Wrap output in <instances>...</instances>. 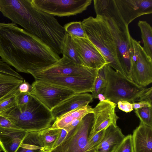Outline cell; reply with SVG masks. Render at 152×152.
Here are the masks:
<instances>
[{
	"instance_id": "18",
	"label": "cell",
	"mask_w": 152,
	"mask_h": 152,
	"mask_svg": "<svg viewBox=\"0 0 152 152\" xmlns=\"http://www.w3.org/2000/svg\"><path fill=\"white\" fill-rule=\"evenodd\" d=\"M117 126H110L105 131L103 138L95 152H114L125 137Z\"/></svg>"
},
{
	"instance_id": "28",
	"label": "cell",
	"mask_w": 152,
	"mask_h": 152,
	"mask_svg": "<svg viewBox=\"0 0 152 152\" xmlns=\"http://www.w3.org/2000/svg\"><path fill=\"white\" fill-rule=\"evenodd\" d=\"M114 152H134L132 135L129 134L125 136Z\"/></svg>"
},
{
	"instance_id": "9",
	"label": "cell",
	"mask_w": 152,
	"mask_h": 152,
	"mask_svg": "<svg viewBox=\"0 0 152 152\" xmlns=\"http://www.w3.org/2000/svg\"><path fill=\"white\" fill-rule=\"evenodd\" d=\"M131 41L133 51L131 80L144 87L152 82V58L147 55L139 42L132 37Z\"/></svg>"
},
{
	"instance_id": "19",
	"label": "cell",
	"mask_w": 152,
	"mask_h": 152,
	"mask_svg": "<svg viewBox=\"0 0 152 152\" xmlns=\"http://www.w3.org/2000/svg\"><path fill=\"white\" fill-rule=\"evenodd\" d=\"M93 113V108L89 105L78 108L56 118L51 129H61L67 126L74 120L83 117L86 114Z\"/></svg>"
},
{
	"instance_id": "8",
	"label": "cell",
	"mask_w": 152,
	"mask_h": 152,
	"mask_svg": "<svg viewBox=\"0 0 152 152\" xmlns=\"http://www.w3.org/2000/svg\"><path fill=\"white\" fill-rule=\"evenodd\" d=\"M31 86L29 94L50 111L76 94L72 90L40 81L35 80Z\"/></svg>"
},
{
	"instance_id": "7",
	"label": "cell",
	"mask_w": 152,
	"mask_h": 152,
	"mask_svg": "<svg viewBox=\"0 0 152 152\" xmlns=\"http://www.w3.org/2000/svg\"><path fill=\"white\" fill-rule=\"evenodd\" d=\"M104 18L117 48L119 61L127 77L131 80L133 47L128 26H118L111 18Z\"/></svg>"
},
{
	"instance_id": "23",
	"label": "cell",
	"mask_w": 152,
	"mask_h": 152,
	"mask_svg": "<svg viewBox=\"0 0 152 152\" xmlns=\"http://www.w3.org/2000/svg\"><path fill=\"white\" fill-rule=\"evenodd\" d=\"M62 54L74 62L84 65L75 47L71 36L66 32L63 41Z\"/></svg>"
},
{
	"instance_id": "6",
	"label": "cell",
	"mask_w": 152,
	"mask_h": 152,
	"mask_svg": "<svg viewBox=\"0 0 152 152\" xmlns=\"http://www.w3.org/2000/svg\"><path fill=\"white\" fill-rule=\"evenodd\" d=\"M94 121L93 113L86 114L58 147L48 152H95L88 150V137Z\"/></svg>"
},
{
	"instance_id": "21",
	"label": "cell",
	"mask_w": 152,
	"mask_h": 152,
	"mask_svg": "<svg viewBox=\"0 0 152 152\" xmlns=\"http://www.w3.org/2000/svg\"><path fill=\"white\" fill-rule=\"evenodd\" d=\"M16 152H45L39 132H27Z\"/></svg>"
},
{
	"instance_id": "13",
	"label": "cell",
	"mask_w": 152,
	"mask_h": 152,
	"mask_svg": "<svg viewBox=\"0 0 152 152\" xmlns=\"http://www.w3.org/2000/svg\"><path fill=\"white\" fill-rule=\"evenodd\" d=\"M116 104L107 99L100 101L93 108L94 121L88 138L110 126H117L119 118L115 112Z\"/></svg>"
},
{
	"instance_id": "3",
	"label": "cell",
	"mask_w": 152,
	"mask_h": 152,
	"mask_svg": "<svg viewBox=\"0 0 152 152\" xmlns=\"http://www.w3.org/2000/svg\"><path fill=\"white\" fill-rule=\"evenodd\" d=\"M96 15L112 18L118 26L152 13V0H94Z\"/></svg>"
},
{
	"instance_id": "15",
	"label": "cell",
	"mask_w": 152,
	"mask_h": 152,
	"mask_svg": "<svg viewBox=\"0 0 152 152\" xmlns=\"http://www.w3.org/2000/svg\"><path fill=\"white\" fill-rule=\"evenodd\" d=\"M93 99L92 95L88 93L75 94L55 107L51 112L55 119L72 110L88 105Z\"/></svg>"
},
{
	"instance_id": "34",
	"label": "cell",
	"mask_w": 152,
	"mask_h": 152,
	"mask_svg": "<svg viewBox=\"0 0 152 152\" xmlns=\"http://www.w3.org/2000/svg\"><path fill=\"white\" fill-rule=\"evenodd\" d=\"M67 133L68 132L64 129H60L59 134L50 150L53 149L58 147L63 141Z\"/></svg>"
},
{
	"instance_id": "12",
	"label": "cell",
	"mask_w": 152,
	"mask_h": 152,
	"mask_svg": "<svg viewBox=\"0 0 152 152\" xmlns=\"http://www.w3.org/2000/svg\"><path fill=\"white\" fill-rule=\"evenodd\" d=\"M99 69L77 64L63 56L52 65L31 75L33 76L42 75L96 76Z\"/></svg>"
},
{
	"instance_id": "16",
	"label": "cell",
	"mask_w": 152,
	"mask_h": 152,
	"mask_svg": "<svg viewBox=\"0 0 152 152\" xmlns=\"http://www.w3.org/2000/svg\"><path fill=\"white\" fill-rule=\"evenodd\" d=\"M27 132L16 128L0 127V146L4 152H16Z\"/></svg>"
},
{
	"instance_id": "27",
	"label": "cell",
	"mask_w": 152,
	"mask_h": 152,
	"mask_svg": "<svg viewBox=\"0 0 152 152\" xmlns=\"http://www.w3.org/2000/svg\"><path fill=\"white\" fill-rule=\"evenodd\" d=\"M137 116L140 121L152 126V106L141 108L135 110Z\"/></svg>"
},
{
	"instance_id": "14",
	"label": "cell",
	"mask_w": 152,
	"mask_h": 152,
	"mask_svg": "<svg viewBox=\"0 0 152 152\" xmlns=\"http://www.w3.org/2000/svg\"><path fill=\"white\" fill-rule=\"evenodd\" d=\"M72 38L84 66L100 69L108 64L99 50L88 39Z\"/></svg>"
},
{
	"instance_id": "2",
	"label": "cell",
	"mask_w": 152,
	"mask_h": 152,
	"mask_svg": "<svg viewBox=\"0 0 152 152\" xmlns=\"http://www.w3.org/2000/svg\"><path fill=\"white\" fill-rule=\"evenodd\" d=\"M0 115L8 119L18 129L27 132L48 129L55 120L51 111L32 96L28 103L17 105Z\"/></svg>"
},
{
	"instance_id": "30",
	"label": "cell",
	"mask_w": 152,
	"mask_h": 152,
	"mask_svg": "<svg viewBox=\"0 0 152 152\" xmlns=\"http://www.w3.org/2000/svg\"><path fill=\"white\" fill-rule=\"evenodd\" d=\"M16 92L12 96L0 102V113L17 105Z\"/></svg>"
},
{
	"instance_id": "37",
	"label": "cell",
	"mask_w": 152,
	"mask_h": 152,
	"mask_svg": "<svg viewBox=\"0 0 152 152\" xmlns=\"http://www.w3.org/2000/svg\"><path fill=\"white\" fill-rule=\"evenodd\" d=\"M83 118H79L74 120L67 126L63 129L68 133L78 124Z\"/></svg>"
},
{
	"instance_id": "24",
	"label": "cell",
	"mask_w": 152,
	"mask_h": 152,
	"mask_svg": "<svg viewBox=\"0 0 152 152\" xmlns=\"http://www.w3.org/2000/svg\"><path fill=\"white\" fill-rule=\"evenodd\" d=\"M60 132V129H51L49 128L39 132V139L45 152H48L50 150Z\"/></svg>"
},
{
	"instance_id": "4",
	"label": "cell",
	"mask_w": 152,
	"mask_h": 152,
	"mask_svg": "<svg viewBox=\"0 0 152 152\" xmlns=\"http://www.w3.org/2000/svg\"><path fill=\"white\" fill-rule=\"evenodd\" d=\"M81 22L88 39L99 50L108 64L127 78L119 61L117 47L104 17L90 16Z\"/></svg>"
},
{
	"instance_id": "26",
	"label": "cell",
	"mask_w": 152,
	"mask_h": 152,
	"mask_svg": "<svg viewBox=\"0 0 152 152\" xmlns=\"http://www.w3.org/2000/svg\"><path fill=\"white\" fill-rule=\"evenodd\" d=\"M106 86V81L103 67L100 69L95 79L94 88L91 92L93 98H97L99 94H103Z\"/></svg>"
},
{
	"instance_id": "35",
	"label": "cell",
	"mask_w": 152,
	"mask_h": 152,
	"mask_svg": "<svg viewBox=\"0 0 152 152\" xmlns=\"http://www.w3.org/2000/svg\"><path fill=\"white\" fill-rule=\"evenodd\" d=\"M0 127L4 128L18 129L8 119L0 115Z\"/></svg>"
},
{
	"instance_id": "31",
	"label": "cell",
	"mask_w": 152,
	"mask_h": 152,
	"mask_svg": "<svg viewBox=\"0 0 152 152\" xmlns=\"http://www.w3.org/2000/svg\"><path fill=\"white\" fill-rule=\"evenodd\" d=\"M17 105H22L28 103L30 101L32 96L29 92L20 93L17 90L16 93Z\"/></svg>"
},
{
	"instance_id": "39",
	"label": "cell",
	"mask_w": 152,
	"mask_h": 152,
	"mask_svg": "<svg viewBox=\"0 0 152 152\" xmlns=\"http://www.w3.org/2000/svg\"></svg>"
},
{
	"instance_id": "5",
	"label": "cell",
	"mask_w": 152,
	"mask_h": 152,
	"mask_svg": "<svg viewBox=\"0 0 152 152\" xmlns=\"http://www.w3.org/2000/svg\"><path fill=\"white\" fill-rule=\"evenodd\" d=\"M106 86L103 95L117 104L126 101L132 103L138 101L145 88L140 86L114 70L108 64L103 67Z\"/></svg>"
},
{
	"instance_id": "20",
	"label": "cell",
	"mask_w": 152,
	"mask_h": 152,
	"mask_svg": "<svg viewBox=\"0 0 152 152\" xmlns=\"http://www.w3.org/2000/svg\"><path fill=\"white\" fill-rule=\"evenodd\" d=\"M23 80L0 72V102L14 95Z\"/></svg>"
},
{
	"instance_id": "36",
	"label": "cell",
	"mask_w": 152,
	"mask_h": 152,
	"mask_svg": "<svg viewBox=\"0 0 152 152\" xmlns=\"http://www.w3.org/2000/svg\"><path fill=\"white\" fill-rule=\"evenodd\" d=\"M31 89V86L25 80L19 86L17 90L20 93L29 92Z\"/></svg>"
},
{
	"instance_id": "25",
	"label": "cell",
	"mask_w": 152,
	"mask_h": 152,
	"mask_svg": "<svg viewBox=\"0 0 152 152\" xmlns=\"http://www.w3.org/2000/svg\"><path fill=\"white\" fill-rule=\"evenodd\" d=\"M63 27L66 32L72 37L88 39L81 21L71 22L65 24Z\"/></svg>"
},
{
	"instance_id": "17",
	"label": "cell",
	"mask_w": 152,
	"mask_h": 152,
	"mask_svg": "<svg viewBox=\"0 0 152 152\" xmlns=\"http://www.w3.org/2000/svg\"><path fill=\"white\" fill-rule=\"evenodd\" d=\"M132 137L134 152H152V126L140 121Z\"/></svg>"
},
{
	"instance_id": "1",
	"label": "cell",
	"mask_w": 152,
	"mask_h": 152,
	"mask_svg": "<svg viewBox=\"0 0 152 152\" xmlns=\"http://www.w3.org/2000/svg\"><path fill=\"white\" fill-rule=\"evenodd\" d=\"M0 57L17 71L31 74L61 58L41 39L12 23H0Z\"/></svg>"
},
{
	"instance_id": "22",
	"label": "cell",
	"mask_w": 152,
	"mask_h": 152,
	"mask_svg": "<svg viewBox=\"0 0 152 152\" xmlns=\"http://www.w3.org/2000/svg\"><path fill=\"white\" fill-rule=\"evenodd\" d=\"M137 25L141 32L143 43V50L147 55L152 58V28L146 21L139 20Z\"/></svg>"
},
{
	"instance_id": "29",
	"label": "cell",
	"mask_w": 152,
	"mask_h": 152,
	"mask_svg": "<svg viewBox=\"0 0 152 152\" xmlns=\"http://www.w3.org/2000/svg\"><path fill=\"white\" fill-rule=\"evenodd\" d=\"M105 129L103 130L88 138V150L94 151L95 148L101 142L104 135Z\"/></svg>"
},
{
	"instance_id": "11",
	"label": "cell",
	"mask_w": 152,
	"mask_h": 152,
	"mask_svg": "<svg viewBox=\"0 0 152 152\" xmlns=\"http://www.w3.org/2000/svg\"><path fill=\"white\" fill-rule=\"evenodd\" d=\"M33 77L35 80L46 82L80 94L91 93L96 76L42 75Z\"/></svg>"
},
{
	"instance_id": "33",
	"label": "cell",
	"mask_w": 152,
	"mask_h": 152,
	"mask_svg": "<svg viewBox=\"0 0 152 152\" xmlns=\"http://www.w3.org/2000/svg\"><path fill=\"white\" fill-rule=\"evenodd\" d=\"M118 107L122 111L127 113L133 110L132 103L126 101H119L117 103Z\"/></svg>"
},
{
	"instance_id": "10",
	"label": "cell",
	"mask_w": 152,
	"mask_h": 152,
	"mask_svg": "<svg viewBox=\"0 0 152 152\" xmlns=\"http://www.w3.org/2000/svg\"><path fill=\"white\" fill-rule=\"evenodd\" d=\"M37 8L54 16H69L86 10L92 0H31Z\"/></svg>"
},
{
	"instance_id": "38",
	"label": "cell",
	"mask_w": 152,
	"mask_h": 152,
	"mask_svg": "<svg viewBox=\"0 0 152 152\" xmlns=\"http://www.w3.org/2000/svg\"><path fill=\"white\" fill-rule=\"evenodd\" d=\"M133 110H136L141 108L152 106V104L148 102L142 101L132 103Z\"/></svg>"
},
{
	"instance_id": "32",
	"label": "cell",
	"mask_w": 152,
	"mask_h": 152,
	"mask_svg": "<svg viewBox=\"0 0 152 152\" xmlns=\"http://www.w3.org/2000/svg\"><path fill=\"white\" fill-rule=\"evenodd\" d=\"M138 101H145L152 104V88L151 87L145 88L140 95Z\"/></svg>"
}]
</instances>
